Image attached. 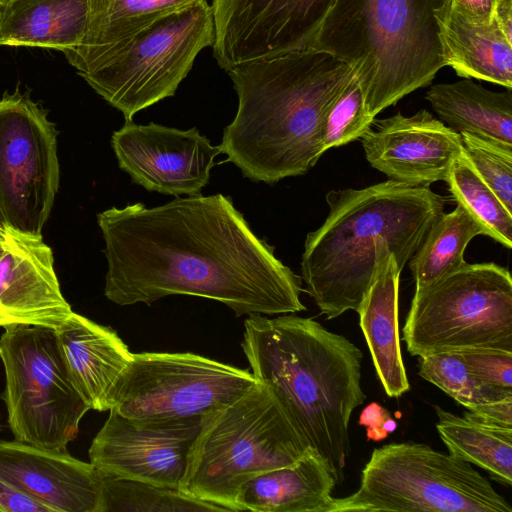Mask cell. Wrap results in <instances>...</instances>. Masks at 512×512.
Returning a JSON list of instances; mask_svg holds the SVG:
<instances>
[{
  "label": "cell",
  "mask_w": 512,
  "mask_h": 512,
  "mask_svg": "<svg viewBox=\"0 0 512 512\" xmlns=\"http://www.w3.org/2000/svg\"><path fill=\"white\" fill-rule=\"evenodd\" d=\"M436 429L455 458L486 470L501 484L512 485V429L489 426L434 406Z\"/></svg>",
  "instance_id": "obj_26"
},
{
  "label": "cell",
  "mask_w": 512,
  "mask_h": 512,
  "mask_svg": "<svg viewBox=\"0 0 512 512\" xmlns=\"http://www.w3.org/2000/svg\"><path fill=\"white\" fill-rule=\"evenodd\" d=\"M68 376L89 409L109 411L132 352L109 327L73 312L55 329Z\"/></svg>",
  "instance_id": "obj_19"
},
{
  "label": "cell",
  "mask_w": 512,
  "mask_h": 512,
  "mask_svg": "<svg viewBox=\"0 0 512 512\" xmlns=\"http://www.w3.org/2000/svg\"><path fill=\"white\" fill-rule=\"evenodd\" d=\"M107 259L104 294L120 306L169 295L207 298L237 317L306 310L302 279L256 236L231 197H176L97 215Z\"/></svg>",
  "instance_id": "obj_1"
},
{
  "label": "cell",
  "mask_w": 512,
  "mask_h": 512,
  "mask_svg": "<svg viewBox=\"0 0 512 512\" xmlns=\"http://www.w3.org/2000/svg\"><path fill=\"white\" fill-rule=\"evenodd\" d=\"M6 229L0 225V256L4 251L5 243H6Z\"/></svg>",
  "instance_id": "obj_39"
},
{
  "label": "cell",
  "mask_w": 512,
  "mask_h": 512,
  "mask_svg": "<svg viewBox=\"0 0 512 512\" xmlns=\"http://www.w3.org/2000/svg\"><path fill=\"white\" fill-rule=\"evenodd\" d=\"M359 424L366 427V436L372 441H381L387 438L397 427V423L389 411L375 402L362 410Z\"/></svg>",
  "instance_id": "obj_35"
},
{
  "label": "cell",
  "mask_w": 512,
  "mask_h": 512,
  "mask_svg": "<svg viewBox=\"0 0 512 512\" xmlns=\"http://www.w3.org/2000/svg\"><path fill=\"white\" fill-rule=\"evenodd\" d=\"M4 0H0V2H3Z\"/></svg>",
  "instance_id": "obj_40"
},
{
  "label": "cell",
  "mask_w": 512,
  "mask_h": 512,
  "mask_svg": "<svg viewBox=\"0 0 512 512\" xmlns=\"http://www.w3.org/2000/svg\"><path fill=\"white\" fill-rule=\"evenodd\" d=\"M355 73L330 105L323 125L324 151L360 139L373 125Z\"/></svg>",
  "instance_id": "obj_31"
},
{
  "label": "cell",
  "mask_w": 512,
  "mask_h": 512,
  "mask_svg": "<svg viewBox=\"0 0 512 512\" xmlns=\"http://www.w3.org/2000/svg\"><path fill=\"white\" fill-rule=\"evenodd\" d=\"M361 138L366 160L389 180L411 186L445 181L463 152L461 135L422 109L373 121Z\"/></svg>",
  "instance_id": "obj_16"
},
{
  "label": "cell",
  "mask_w": 512,
  "mask_h": 512,
  "mask_svg": "<svg viewBox=\"0 0 512 512\" xmlns=\"http://www.w3.org/2000/svg\"><path fill=\"white\" fill-rule=\"evenodd\" d=\"M482 383L512 390V351L473 348L458 351Z\"/></svg>",
  "instance_id": "obj_33"
},
{
  "label": "cell",
  "mask_w": 512,
  "mask_h": 512,
  "mask_svg": "<svg viewBox=\"0 0 512 512\" xmlns=\"http://www.w3.org/2000/svg\"><path fill=\"white\" fill-rule=\"evenodd\" d=\"M0 479L51 512H97L101 475L67 450L0 440Z\"/></svg>",
  "instance_id": "obj_17"
},
{
  "label": "cell",
  "mask_w": 512,
  "mask_h": 512,
  "mask_svg": "<svg viewBox=\"0 0 512 512\" xmlns=\"http://www.w3.org/2000/svg\"><path fill=\"white\" fill-rule=\"evenodd\" d=\"M312 449L271 389L258 382L205 419L180 490L237 512L236 495L245 481L293 464Z\"/></svg>",
  "instance_id": "obj_6"
},
{
  "label": "cell",
  "mask_w": 512,
  "mask_h": 512,
  "mask_svg": "<svg viewBox=\"0 0 512 512\" xmlns=\"http://www.w3.org/2000/svg\"><path fill=\"white\" fill-rule=\"evenodd\" d=\"M199 0H88L86 31L80 44L64 51L80 75L100 65L128 39L155 21Z\"/></svg>",
  "instance_id": "obj_22"
},
{
  "label": "cell",
  "mask_w": 512,
  "mask_h": 512,
  "mask_svg": "<svg viewBox=\"0 0 512 512\" xmlns=\"http://www.w3.org/2000/svg\"><path fill=\"white\" fill-rule=\"evenodd\" d=\"M335 485L323 459L312 449L293 464L245 481L235 505L237 511L328 512Z\"/></svg>",
  "instance_id": "obj_21"
},
{
  "label": "cell",
  "mask_w": 512,
  "mask_h": 512,
  "mask_svg": "<svg viewBox=\"0 0 512 512\" xmlns=\"http://www.w3.org/2000/svg\"><path fill=\"white\" fill-rule=\"evenodd\" d=\"M499 0H447L455 11L476 24H491Z\"/></svg>",
  "instance_id": "obj_37"
},
{
  "label": "cell",
  "mask_w": 512,
  "mask_h": 512,
  "mask_svg": "<svg viewBox=\"0 0 512 512\" xmlns=\"http://www.w3.org/2000/svg\"><path fill=\"white\" fill-rule=\"evenodd\" d=\"M493 21L505 38L512 43V0H499Z\"/></svg>",
  "instance_id": "obj_38"
},
{
  "label": "cell",
  "mask_w": 512,
  "mask_h": 512,
  "mask_svg": "<svg viewBox=\"0 0 512 512\" xmlns=\"http://www.w3.org/2000/svg\"><path fill=\"white\" fill-rule=\"evenodd\" d=\"M418 374L466 409L483 402L512 397V390L486 385L471 372L458 351L419 357Z\"/></svg>",
  "instance_id": "obj_30"
},
{
  "label": "cell",
  "mask_w": 512,
  "mask_h": 512,
  "mask_svg": "<svg viewBox=\"0 0 512 512\" xmlns=\"http://www.w3.org/2000/svg\"><path fill=\"white\" fill-rule=\"evenodd\" d=\"M111 145L119 167L148 191L196 195L208 184L219 145L196 128L180 130L156 123L126 121Z\"/></svg>",
  "instance_id": "obj_15"
},
{
  "label": "cell",
  "mask_w": 512,
  "mask_h": 512,
  "mask_svg": "<svg viewBox=\"0 0 512 512\" xmlns=\"http://www.w3.org/2000/svg\"><path fill=\"white\" fill-rule=\"evenodd\" d=\"M207 417L138 420L111 409L89 448L90 463L104 475L180 490Z\"/></svg>",
  "instance_id": "obj_14"
},
{
  "label": "cell",
  "mask_w": 512,
  "mask_h": 512,
  "mask_svg": "<svg viewBox=\"0 0 512 512\" xmlns=\"http://www.w3.org/2000/svg\"><path fill=\"white\" fill-rule=\"evenodd\" d=\"M425 99L441 121L468 133L512 145V93L495 92L469 78L432 85Z\"/></svg>",
  "instance_id": "obj_25"
},
{
  "label": "cell",
  "mask_w": 512,
  "mask_h": 512,
  "mask_svg": "<svg viewBox=\"0 0 512 512\" xmlns=\"http://www.w3.org/2000/svg\"><path fill=\"white\" fill-rule=\"evenodd\" d=\"M447 0H335L310 48L348 64L370 114L430 85L445 60L435 10Z\"/></svg>",
  "instance_id": "obj_5"
},
{
  "label": "cell",
  "mask_w": 512,
  "mask_h": 512,
  "mask_svg": "<svg viewBox=\"0 0 512 512\" xmlns=\"http://www.w3.org/2000/svg\"><path fill=\"white\" fill-rule=\"evenodd\" d=\"M463 415L482 424L512 429V397L473 405Z\"/></svg>",
  "instance_id": "obj_34"
},
{
  "label": "cell",
  "mask_w": 512,
  "mask_h": 512,
  "mask_svg": "<svg viewBox=\"0 0 512 512\" xmlns=\"http://www.w3.org/2000/svg\"><path fill=\"white\" fill-rule=\"evenodd\" d=\"M512 512L509 502L473 466L422 443L375 449L359 488L333 498L328 512Z\"/></svg>",
  "instance_id": "obj_7"
},
{
  "label": "cell",
  "mask_w": 512,
  "mask_h": 512,
  "mask_svg": "<svg viewBox=\"0 0 512 512\" xmlns=\"http://www.w3.org/2000/svg\"><path fill=\"white\" fill-rule=\"evenodd\" d=\"M100 475L101 492L97 512L225 511L218 505L191 498L179 489Z\"/></svg>",
  "instance_id": "obj_29"
},
{
  "label": "cell",
  "mask_w": 512,
  "mask_h": 512,
  "mask_svg": "<svg viewBox=\"0 0 512 512\" xmlns=\"http://www.w3.org/2000/svg\"><path fill=\"white\" fill-rule=\"evenodd\" d=\"M1 395L15 440L66 450L89 409L73 386L54 328L9 324L0 336Z\"/></svg>",
  "instance_id": "obj_9"
},
{
  "label": "cell",
  "mask_w": 512,
  "mask_h": 512,
  "mask_svg": "<svg viewBox=\"0 0 512 512\" xmlns=\"http://www.w3.org/2000/svg\"><path fill=\"white\" fill-rule=\"evenodd\" d=\"M244 328L241 346L253 376L271 389L341 484L350 454V418L366 398L362 351L294 313L272 319L251 314Z\"/></svg>",
  "instance_id": "obj_3"
},
{
  "label": "cell",
  "mask_w": 512,
  "mask_h": 512,
  "mask_svg": "<svg viewBox=\"0 0 512 512\" xmlns=\"http://www.w3.org/2000/svg\"><path fill=\"white\" fill-rule=\"evenodd\" d=\"M226 72L238 109L219 145L225 162L267 184L307 173L325 152V116L352 68L328 52L307 48Z\"/></svg>",
  "instance_id": "obj_2"
},
{
  "label": "cell",
  "mask_w": 512,
  "mask_h": 512,
  "mask_svg": "<svg viewBox=\"0 0 512 512\" xmlns=\"http://www.w3.org/2000/svg\"><path fill=\"white\" fill-rule=\"evenodd\" d=\"M463 153L512 213V145L461 133Z\"/></svg>",
  "instance_id": "obj_32"
},
{
  "label": "cell",
  "mask_w": 512,
  "mask_h": 512,
  "mask_svg": "<svg viewBox=\"0 0 512 512\" xmlns=\"http://www.w3.org/2000/svg\"><path fill=\"white\" fill-rule=\"evenodd\" d=\"M445 181L454 200L482 226L485 235L510 249L512 213L482 180L463 152L453 161Z\"/></svg>",
  "instance_id": "obj_28"
},
{
  "label": "cell",
  "mask_w": 512,
  "mask_h": 512,
  "mask_svg": "<svg viewBox=\"0 0 512 512\" xmlns=\"http://www.w3.org/2000/svg\"><path fill=\"white\" fill-rule=\"evenodd\" d=\"M256 383L247 370L194 353H133L111 409L138 420L207 417Z\"/></svg>",
  "instance_id": "obj_11"
},
{
  "label": "cell",
  "mask_w": 512,
  "mask_h": 512,
  "mask_svg": "<svg viewBox=\"0 0 512 512\" xmlns=\"http://www.w3.org/2000/svg\"><path fill=\"white\" fill-rule=\"evenodd\" d=\"M335 0H213V56L225 71L310 48Z\"/></svg>",
  "instance_id": "obj_13"
},
{
  "label": "cell",
  "mask_w": 512,
  "mask_h": 512,
  "mask_svg": "<svg viewBox=\"0 0 512 512\" xmlns=\"http://www.w3.org/2000/svg\"><path fill=\"white\" fill-rule=\"evenodd\" d=\"M445 65L458 76L512 88V43L494 23L476 24L447 3L435 10Z\"/></svg>",
  "instance_id": "obj_23"
},
{
  "label": "cell",
  "mask_w": 512,
  "mask_h": 512,
  "mask_svg": "<svg viewBox=\"0 0 512 512\" xmlns=\"http://www.w3.org/2000/svg\"><path fill=\"white\" fill-rule=\"evenodd\" d=\"M400 273L389 247L379 244L374 279L357 310L376 375L389 397L410 390L399 334Z\"/></svg>",
  "instance_id": "obj_20"
},
{
  "label": "cell",
  "mask_w": 512,
  "mask_h": 512,
  "mask_svg": "<svg viewBox=\"0 0 512 512\" xmlns=\"http://www.w3.org/2000/svg\"><path fill=\"white\" fill-rule=\"evenodd\" d=\"M214 38L212 7L199 0L139 31L81 76L131 121L137 112L173 96Z\"/></svg>",
  "instance_id": "obj_10"
},
{
  "label": "cell",
  "mask_w": 512,
  "mask_h": 512,
  "mask_svg": "<svg viewBox=\"0 0 512 512\" xmlns=\"http://www.w3.org/2000/svg\"><path fill=\"white\" fill-rule=\"evenodd\" d=\"M323 224L307 234L301 258L306 291L327 319L357 312L375 275L379 244L402 271L444 212V198L429 186L387 180L331 190Z\"/></svg>",
  "instance_id": "obj_4"
},
{
  "label": "cell",
  "mask_w": 512,
  "mask_h": 512,
  "mask_svg": "<svg viewBox=\"0 0 512 512\" xmlns=\"http://www.w3.org/2000/svg\"><path fill=\"white\" fill-rule=\"evenodd\" d=\"M0 256V326L42 325L56 329L72 313L62 295L51 248L42 236L6 229Z\"/></svg>",
  "instance_id": "obj_18"
},
{
  "label": "cell",
  "mask_w": 512,
  "mask_h": 512,
  "mask_svg": "<svg viewBox=\"0 0 512 512\" xmlns=\"http://www.w3.org/2000/svg\"><path fill=\"white\" fill-rule=\"evenodd\" d=\"M478 235H485L482 226L461 205L448 214L443 212L409 259L415 288L464 265L465 249Z\"/></svg>",
  "instance_id": "obj_27"
},
{
  "label": "cell",
  "mask_w": 512,
  "mask_h": 512,
  "mask_svg": "<svg viewBox=\"0 0 512 512\" xmlns=\"http://www.w3.org/2000/svg\"><path fill=\"white\" fill-rule=\"evenodd\" d=\"M18 90L0 99V225L42 236L59 187L57 130Z\"/></svg>",
  "instance_id": "obj_12"
},
{
  "label": "cell",
  "mask_w": 512,
  "mask_h": 512,
  "mask_svg": "<svg viewBox=\"0 0 512 512\" xmlns=\"http://www.w3.org/2000/svg\"><path fill=\"white\" fill-rule=\"evenodd\" d=\"M0 511L51 512L48 507L0 479Z\"/></svg>",
  "instance_id": "obj_36"
},
{
  "label": "cell",
  "mask_w": 512,
  "mask_h": 512,
  "mask_svg": "<svg viewBox=\"0 0 512 512\" xmlns=\"http://www.w3.org/2000/svg\"><path fill=\"white\" fill-rule=\"evenodd\" d=\"M412 356L473 348L512 351V278L495 263H465L415 288L403 329Z\"/></svg>",
  "instance_id": "obj_8"
},
{
  "label": "cell",
  "mask_w": 512,
  "mask_h": 512,
  "mask_svg": "<svg viewBox=\"0 0 512 512\" xmlns=\"http://www.w3.org/2000/svg\"><path fill=\"white\" fill-rule=\"evenodd\" d=\"M88 0L0 2V45L71 50L82 41Z\"/></svg>",
  "instance_id": "obj_24"
}]
</instances>
